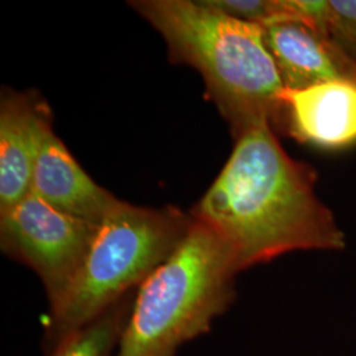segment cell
Listing matches in <instances>:
<instances>
[{
  "instance_id": "3957f363",
  "label": "cell",
  "mask_w": 356,
  "mask_h": 356,
  "mask_svg": "<svg viewBox=\"0 0 356 356\" xmlns=\"http://www.w3.org/2000/svg\"><path fill=\"white\" fill-rule=\"evenodd\" d=\"M239 272L226 243L193 219L177 250L138 288L116 356H176L229 310Z\"/></svg>"
},
{
  "instance_id": "30bf717a",
  "label": "cell",
  "mask_w": 356,
  "mask_h": 356,
  "mask_svg": "<svg viewBox=\"0 0 356 356\" xmlns=\"http://www.w3.org/2000/svg\"><path fill=\"white\" fill-rule=\"evenodd\" d=\"M132 293L102 316L72 332L51 355L116 356L134 304Z\"/></svg>"
},
{
  "instance_id": "52a82bcc",
  "label": "cell",
  "mask_w": 356,
  "mask_h": 356,
  "mask_svg": "<svg viewBox=\"0 0 356 356\" xmlns=\"http://www.w3.org/2000/svg\"><path fill=\"white\" fill-rule=\"evenodd\" d=\"M282 124L296 140L322 149L356 143V82L329 81L281 91Z\"/></svg>"
},
{
  "instance_id": "6da1fadb",
  "label": "cell",
  "mask_w": 356,
  "mask_h": 356,
  "mask_svg": "<svg viewBox=\"0 0 356 356\" xmlns=\"http://www.w3.org/2000/svg\"><path fill=\"white\" fill-rule=\"evenodd\" d=\"M316 182L314 168L292 159L260 122L235 136L191 216L226 243L241 272L296 251H341L346 235Z\"/></svg>"
},
{
  "instance_id": "8992f818",
  "label": "cell",
  "mask_w": 356,
  "mask_h": 356,
  "mask_svg": "<svg viewBox=\"0 0 356 356\" xmlns=\"http://www.w3.org/2000/svg\"><path fill=\"white\" fill-rule=\"evenodd\" d=\"M49 106L36 92L3 90L0 102V211L31 191L33 168L47 131Z\"/></svg>"
},
{
  "instance_id": "7a4b0ae2",
  "label": "cell",
  "mask_w": 356,
  "mask_h": 356,
  "mask_svg": "<svg viewBox=\"0 0 356 356\" xmlns=\"http://www.w3.org/2000/svg\"><path fill=\"white\" fill-rule=\"evenodd\" d=\"M131 6L160 32L173 63L201 73L234 138L260 122L280 126L284 83L263 26L231 17L206 0H138Z\"/></svg>"
},
{
  "instance_id": "5b68a950",
  "label": "cell",
  "mask_w": 356,
  "mask_h": 356,
  "mask_svg": "<svg viewBox=\"0 0 356 356\" xmlns=\"http://www.w3.org/2000/svg\"><path fill=\"white\" fill-rule=\"evenodd\" d=\"M98 227L29 193L13 207L0 211V248L38 275L51 309L72 285Z\"/></svg>"
},
{
  "instance_id": "277c9868",
  "label": "cell",
  "mask_w": 356,
  "mask_h": 356,
  "mask_svg": "<svg viewBox=\"0 0 356 356\" xmlns=\"http://www.w3.org/2000/svg\"><path fill=\"white\" fill-rule=\"evenodd\" d=\"M191 225V216L173 206L152 209L120 201L99 225L64 297L49 309L45 356L139 288L177 250Z\"/></svg>"
},
{
  "instance_id": "8fae6325",
  "label": "cell",
  "mask_w": 356,
  "mask_h": 356,
  "mask_svg": "<svg viewBox=\"0 0 356 356\" xmlns=\"http://www.w3.org/2000/svg\"><path fill=\"white\" fill-rule=\"evenodd\" d=\"M322 32L356 65V0H326Z\"/></svg>"
},
{
  "instance_id": "ba28073f",
  "label": "cell",
  "mask_w": 356,
  "mask_h": 356,
  "mask_svg": "<svg viewBox=\"0 0 356 356\" xmlns=\"http://www.w3.org/2000/svg\"><path fill=\"white\" fill-rule=\"evenodd\" d=\"M261 26L285 89H306L329 81L356 82V65L318 28L294 19Z\"/></svg>"
},
{
  "instance_id": "7c38bea8",
  "label": "cell",
  "mask_w": 356,
  "mask_h": 356,
  "mask_svg": "<svg viewBox=\"0 0 356 356\" xmlns=\"http://www.w3.org/2000/svg\"><path fill=\"white\" fill-rule=\"evenodd\" d=\"M211 7L243 22L266 26L282 13L281 0H206Z\"/></svg>"
},
{
  "instance_id": "9c48e42d",
  "label": "cell",
  "mask_w": 356,
  "mask_h": 356,
  "mask_svg": "<svg viewBox=\"0 0 356 356\" xmlns=\"http://www.w3.org/2000/svg\"><path fill=\"white\" fill-rule=\"evenodd\" d=\"M29 193L63 213L94 225H101L120 204L76 163L53 127L41 143Z\"/></svg>"
}]
</instances>
